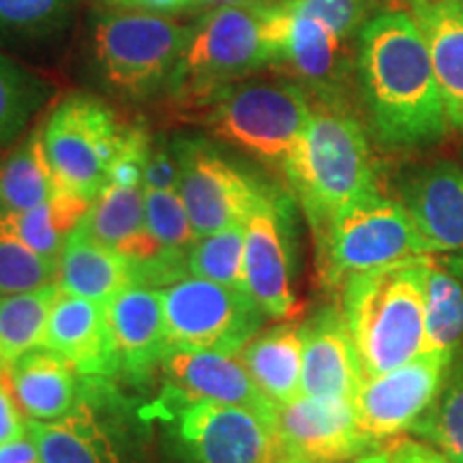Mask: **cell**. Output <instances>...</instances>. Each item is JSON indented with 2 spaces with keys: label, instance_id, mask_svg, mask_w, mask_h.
Here are the masks:
<instances>
[{
  "label": "cell",
  "instance_id": "cell-26",
  "mask_svg": "<svg viewBox=\"0 0 463 463\" xmlns=\"http://www.w3.org/2000/svg\"><path fill=\"white\" fill-rule=\"evenodd\" d=\"M26 427L42 463H118L112 438L80 405L62 419L28 420Z\"/></svg>",
  "mask_w": 463,
  "mask_h": 463
},
{
  "label": "cell",
  "instance_id": "cell-15",
  "mask_svg": "<svg viewBox=\"0 0 463 463\" xmlns=\"http://www.w3.org/2000/svg\"><path fill=\"white\" fill-rule=\"evenodd\" d=\"M286 7V5H283ZM288 11L286 45L277 67H286L292 80L317 103L345 106L356 56L350 54V39L339 37L322 22Z\"/></svg>",
  "mask_w": 463,
  "mask_h": 463
},
{
  "label": "cell",
  "instance_id": "cell-37",
  "mask_svg": "<svg viewBox=\"0 0 463 463\" xmlns=\"http://www.w3.org/2000/svg\"><path fill=\"white\" fill-rule=\"evenodd\" d=\"M389 463H450L447 455L431 442L410 436H397L386 447Z\"/></svg>",
  "mask_w": 463,
  "mask_h": 463
},
{
  "label": "cell",
  "instance_id": "cell-17",
  "mask_svg": "<svg viewBox=\"0 0 463 463\" xmlns=\"http://www.w3.org/2000/svg\"><path fill=\"white\" fill-rule=\"evenodd\" d=\"M164 372L174 395L184 403L242 405L275 416L273 405L258 389L239 354L208 350H170L164 358Z\"/></svg>",
  "mask_w": 463,
  "mask_h": 463
},
{
  "label": "cell",
  "instance_id": "cell-41",
  "mask_svg": "<svg viewBox=\"0 0 463 463\" xmlns=\"http://www.w3.org/2000/svg\"><path fill=\"white\" fill-rule=\"evenodd\" d=\"M266 463H316V461H311V459H307V457H303V455L294 453V450L286 449V447H283V444H279L275 439L273 450H270V455H269V459H266Z\"/></svg>",
  "mask_w": 463,
  "mask_h": 463
},
{
  "label": "cell",
  "instance_id": "cell-14",
  "mask_svg": "<svg viewBox=\"0 0 463 463\" xmlns=\"http://www.w3.org/2000/svg\"><path fill=\"white\" fill-rule=\"evenodd\" d=\"M275 439L316 463H347L378 449L356 420L347 399L300 395L277 405Z\"/></svg>",
  "mask_w": 463,
  "mask_h": 463
},
{
  "label": "cell",
  "instance_id": "cell-44",
  "mask_svg": "<svg viewBox=\"0 0 463 463\" xmlns=\"http://www.w3.org/2000/svg\"><path fill=\"white\" fill-rule=\"evenodd\" d=\"M260 3V0H200V5H211V7H223V5H247Z\"/></svg>",
  "mask_w": 463,
  "mask_h": 463
},
{
  "label": "cell",
  "instance_id": "cell-28",
  "mask_svg": "<svg viewBox=\"0 0 463 463\" xmlns=\"http://www.w3.org/2000/svg\"><path fill=\"white\" fill-rule=\"evenodd\" d=\"M58 194L43 146V129L37 127L0 161V206L9 211H31Z\"/></svg>",
  "mask_w": 463,
  "mask_h": 463
},
{
  "label": "cell",
  "instance_id": "cell-5",
  "mask_svg": "<svg viewBox=\"0 0 463 463\" xmlns=\"http://www.w3.org/2000/svg\"><path fill=\"white\" fill-rule=\"evenodd\" d=\"M311 114V95L294 80H242L206 103L202 120L219 140L286 178L303 148Z\"/></svg>",
  "mask_w": 463,
  "mask_h": 463
},
{
  "label": "cell",
  "instance_id": "cell-33",
  "mask_svg": "<svg viewBox=\"0 0 463 463\" xmlns=\"http://www.w3.org/2000/svg\"><path fill=\"white\" fill-rule=\"evenodd\" d=\"M61 262L48 260L14 239H0V297L56 283Z\"/></svg>",
  "mask_w": 463,
  "mask_h": 463
},
{
  "label": "cell",
  "instance_id": "cell-7",
  "mask_svg": "<svg viewBox=\"0 0 463 463\" xmlns=\"http://www.w3.org/2000/svg\"><path fill=\"white\" fill-rule=\"evenodd\" d=\"M316 242L322 281L333 288L386 266L431 258L402 202L380 194L345 206Z\"/></svg>",
  "mask_w": 463,
  "mask_h": 463
},
{
  "label": "cell",
  "instance_id": "cell-6",
  "mask_svg": "<svg viewBox=\"0 0 463 463\" xmlns=\"http://www.w3.org/2000/svg\"><path fill=\"white\" fill-rule=\"evenodd\" d=\"M191 24L146 11H109L90 26V58L103 84L125 99L167 90L187 48Z\"/></svg>",
  "mask_w": 463,
  "mask_h": 463
},
{
  "label": "cell",
  "instance_id": "cell-32",
  "mask_svg": "<svg viewBox=\"0 0 463 463\" xmlns=\"http://www.w3.org/2000/svg\"><path fill=\"white\" fill-rule=\"evenodd\" d=\"M187 264L194 277L245 289V223L200 236L189 249Z\"/></svg>",
  "mask_w": 463,
  "mask_h": 463
},
{
  "label": "cell",
  "instance_id": "cell-22",
  "mask_svg": "<svg viewBox=\"0 0 463 463\" xmlns=\"http://www.w3.org/2000/svg\"><path fill=\"white\" fill-rule=\"evenodd\" d=\"M420 26L450 129L463 133V3L461 0H408Z\"/></svg>",
  "mask_w": 463,
  "mask_h": 463
},
{
  "label": "cell",
  "instance_id": "cell-23",
  "mask_svg": "<svg viewBox=\"0 0 463 463\" xmlns=\"http://www.w3.org/2000/svg\"><path fill=\"white\" fill-rule=\"evenodd\" d=\"M3 378L28 420H58L78 408V372L50 347L17 358Z\"/></svg>",
  "mask_w": 463,
  "mask_h": 463
},
{
  "label": "cell",
  "instance_id": "cell-45",
  "mask_svg": "<svg viewBox=\"0 0 463 463\" xmlns=\"http://www.w3.org/2000/svg\"><path fill=\"white\" fill-rule=\"evenodd\" d=\"M461 3H463V0H461Z\"/></svg>",
  "mask_w": 463,
  "mask_h": 463
},
{
  "label": "cell",
  "instance_id": "cell-27",
  "mask_svg": "<svg viewBox=\"0 0 463 463\" xmlns=\"http://www.w3.org/2000/svg\"><path fill=\"white\" fill-rule=\"evenodd\" d=\"M61 283L0 297V375L28 352L45 345L52 307Z\"/></svg>",
  "mask_w": 463,
  "mask_h": 463
},
{
  "label": "cell",
  "instance_id": "cell-30",
  "mask_svg": "<svg viewBox=\"0 0 463 463\" xmlns=\"http://www.w3.org/2000/svg\"><path fill=\"white\" fill-rule=\"evenodd\" d=\"M50 97V86L0 52V150L14 144Z\"/></svg>",
  "mask_w": 463,
  "mask_h": 463
},
{
  "label": "cell",
  "instance_id": "cell-24",
  "mask_svg": "<svg viewBox=\"0 0 463 463\" xmlns=\"http://www.w3.org/2000/svg\"><path fill=\"white\" fill-rule=\"evenodd\" d=\"M58 283L62 292L106 305L123 289L137 286V277L129 258L75 228L62 247Z\"/></svg>",
  "mask_w": 463,
  "mask_h": 463
},
{
  "label": "cell",
  "instance_id": "cell-34",
  "mask_svg": "<svg viewBox=\"0 0 463 463\" xmlns=\"http://www.w3.org/2000/svg\"><path fill=\"white\" fill-rule=\"evenodd\" d=\"M144 213L148 232L164 247L189 251L198 241L178 189L144 187Z\"/></svg>",
  "mask_w": 463,
  "mask_h": 463
},
{
  "label": "cell",
  "instance_id": "cell-9",
  "mask_svg": "<svg viewBox=\"0 0 463 463\" xmlns=\"http://www.w3.org/2000/svg\"><path fill=\"white\" fill-rule=\"evenodd\" d=\"M161 300L170 350L239 354L266 317L245 289L194 275L161 288Z\"/></svg>",
  "mask_w": 463,
  "mask_h": 463
},
{
  "label": "cell",
  "instance_id": "cell-39",
  "mask_svg": "<svg viewBox=\"0 0 463 463\" xmlns=\"http://www.w3.org/2000/svg\"><path fill=\"white\" fill-rule=\"evenodd\" d=\"M109 7L125 11H146V14H178L200 5V0H103Z\"/></svg>",
  "mask_w": 463,
  "mask_h": 463
},
{
  "label": "cell",
  "instance_id": "cell-20",
  "mask_svg": "<svg viewBox=\"0 0 463 463\" xmlns=\"http://www.w3.org/2000/svg\"><path fill=\"white\" fill-rule=\"evenodd\" d=\"M120 364L127 373L144 375L150 367L164 363L167 344L165 314L161 289L131 286L106 303Z\"/></svg>",
  "mask_w": 463,
  "mask_h": 463
},
{
  "label": "cell",
  "instance_id": "cell-12",
  "mask_svg": "<svg viewBox=\"0 0 463 463\" xmlns=\"http://www.w3.org/2000/svg\"><path fill=\"white\" fill-rule=\"evenodd\" d=\"M176 438L184 463H266L275 444V416L242 405L187 403Z\"/></svg>",
  "mask_w": 463,
  "mask_h": 463
},
{
  "label": "cell",
  "instance_id": "cell-11",
  "mask_svg": "<svg viewBox=\"0 0 463 463\" xmlns=\"http://www.w3.org/2000/svg\"><path fill=\"white\" fill-rule=\"evenodd\" d=\"M455 358L422 352L392 372L364 378L354 403L356 420L373 444L410 433L436 402Z\"/></svg>",
  "mask_w": 463,
  "mask_h": 463
},
{
  "label": "cell",
  "instance_id": "cell-2",
  "mask_svg": "<svg viewBox=\"0 0 463 463\" xmlns=\"http://www.w3.org/2000/svg\"><path fill=\"white\" fill-rule=\"evenodd\" d=\"M286 31L283 0L215 7L191 24L187 48L167 90L181 106L204 108L251 73L279 65Z\"/></svg>",
  "mask_w": 463,
  "mask_h": 463
},
{
  "label": "cell",
  "instance_id": "cell-3",
  "mask_svg": "<svg viewBox=\"0 0 463 463\" xmlns=\"http://www.w3.org/2000/svg\"><path fill=\"white\" fill-rule=\"evenodd\" d=\"M431 258L386 266L344 283L341 311L364 378L392 372L425 352V279Z\"/></svg>",
  "mask_w": 463,
  "mask_h": 463
},
{
  "label": "cell",
  "instance_id": "cell-21",
  "mask_svg": "<svg viewBox=\"0 0 463 463\" xmlns=\"http://www.w3.org/2000/svg\"><path fill=\"white\" fill-rule=\"evenodd\" d=\"M78 228L101 245L123 253L133 266L148 262L167 249L146 228L144 184L108 183L90 202Z\"/></svg>",
  "mask_w": 463,
  "mask_h": 463
},
{
  "label": "cell",
  "instance_id": "cell-19",
  "mask_svg": "<svg viewBox=\"0 0 463 463\" xmlns=\"http://www.w3.org/2000/svg\"><path fill=\"white\" fill-rule=\"evenodd\" d=\"M43 347L58 352L82 375L108 378L123 369L106 305L62 289L52 307Z\"/></svg>",
  "mask_w": 463,
  "mask_h": 463
},
{
  "label": "cell",
  "instance_id": "cell-18",
  "mask_svg": "<svg viewBox=\"0 0 463 463\" xmlns=\"http://www.w3.org/2000/svg\"><path fill=\"white\" fill-rule=\"evenodd\" d=\"M303 328V395L352 399L364 382L358 350L339 307L316 311Z\"/></svg>",
  "mask_w": 463,
  "mask_h": 463
},
{
  "label": "cell",
  "instance_id": "cell-16",
  "mask_svg": "<svg viewBox=\"0 0 463 463\" xmlns=\"http://www.w3.org/2000/svg\"><path fill=\"white\" fill-rule=\"evenodd\" d=\"M402 204L431 256L463 251V165L420 167L402 184Z\"/></svg>",
  "mask_w": 463,
  "mask_h": 463
},
{
  "label": "cell",
  "instance_id": "cell-43",
  "mask_svg": "<svg viewBox=\"0 0 463 463\" xmlns=\"http://www.w3.org/2000/svg\"><path fill=\"white\" fill-rule=\"evenodd\" d=\"M352 463H389V457H386V450H378V453H367L363 457H358V459H354Z\"/></svg>",
  "mask_w": 463,
  "mask_h": 463
},
{
  "label": "cell",
  "instance_id": "cell-35",
  "mask_svg": "<svg viewBox=\"0 0 463 463\" xmlns=\"http://www.w3.org/2000/svg\"><path fill=\"white\" fill-rule=\"evenodd\" d=\"M71 7L73 0H0V31L48 33L62 24Z\"/></svg>",
  "mask_w": 463,
  "mask_h": 463
},
{
  "label": "cell",
  "instance_id": "cell-4",
  "mask_svg": "<svg viewBox=\"0 0 463 463\" xmlns=\"http://www.w3.org/2000/svg\"><path fill=\"white\" fill-rule=\"evenodd\" d=\"M286 181L314 234L345 206L380 194L367 133L350 109L314 103L303 148Z\"/></svg>",
  "mask_w": 463,
  "mask_h": 463
},
{
  "label": "cell",
  "instance_id": "cell-40",
  "mask_svg": "<svg viewBox=\"0 0 463 463\" xmlns=\"http://www.w3.org/2000/svg\"><path fill=\"white\" fill-rule=\"evenodd\" d=\"M0 463H42L33 439L24 438L0 447Z\"/></svg>",
  "mask_w": 463,
  "mask_h": 463
},
{
  "label": "cell",
  "instance_id": "cell-25",
  "mask_svg": "<svg viewBox=\"0 0 463 463\" xmlns=\"http://www.w3.org/2000/svg\"><path fill=\"white\" fill-rule=\"evenodd\" d=\"M242 364L273 405L303 395V328L279 324L253 335L239 352Z\"/></svg>",
  "mask_w": 463,
  "mask_h": 463
},
{
  "label": "cell",
  "instance_id": "cell-31",
  "mask_svg": "<svg viewBox=\"0 0 463 463\" xmlns=\"http://www.w3.org/2000/svg\"><path fill=\"white\" fill-rule=\"evenodd\" d=\"M457 356L436 402L410 431L438 447L450 463H463V361Z\"/></svg>",
  "mask_w": 463,
  "mask_h": 463
},
{
  "label": "cell",
  "instance_id": "cell-29",
  "mask_svg": "<svg viewBox=\"0 0 463 463\" xmlns=\"http://www.w3.org/2000/svg\"><path fill=\"white\" fill-rule=\"evenodd\" d=\"M463 344V281L431 258L425 279V352L457 356Z\"/></svg>",
  "mask_w": 463,
  "mask_h": 463
},
{
  "label": "cell",
  "instance_id": "cell-38",
  "mask_svg": "<svg viewBox=\"0 0 463 463\" xmlns=\"http://www.w3.org/2000/svg\"><path fill=\"white\" fill-rule=\"evenodd\" d=\"M22 416L24 414L11 392L7 380L0 375V447L28 436V427Z\"/></svg>",
  "mask_w": 463,
  "mask_h": 463
},
{
  "label": "cell",
  "instance_id": "cell-1",
  "mask_svg": "<svg viewBox=\"0 0 463 463\" xmlns=\"http://www.w3.org/2000/svg\"><path fill=\"white\" fill-rule=\"evenodd\" d=\"M356 78L380 144L420 148L449 136L430 48L410 11H382L364 22L356 34Z\"/></svg>",
  "mask_w": 463,
  "mask_h": 463
},
{
  "label": "cell",
  "instance_id": "cell-10",
  "mask_svg": "<svg viewBox=\"0 0 463 463\" xmlns=\"http://www.w3.org/2000/svg\"><path fill=\"white\" fill-rule=\"evenodd\" d=\"M172 148L181 172L178 194L198 239L234 223H245L270 189L269 183L253 176L202 137H176Z\"/></svg>",
  "mask_w": 463,
  "mask_h": 463
},
{
  "label": "cell",
  "instance_id": "cell-13",
  "mask_svg": "<svg viewBox=\"0 0 463 463\" xmlns=\"http://www.w3.org/2000/svg\"><path fill=\"white\" fill-rule=\"evenodd\" d=\"M245 289L266 317L294 311L288 198L270 187L245 222Z\"/></svg>",
  "mask_w": 463,
  "mask_h": 463
},
{
  "label": "cell",
  "instance_id": "cell-36",
  "mask_svg": "<svg viewBox=\"0 0 463 463\" xmlns=\"http://www.w3.org/2000/svg\"><path fill=\"white\" fill-rule=\"evenodd\" d=\"M283 5L292 14L314 17L339 37L352 39L367 22L372 0H283Z\"/></svg>",
  "mask_w": 463,
  "mask_h": 463
},
{
  "label": "cell",
  "instance_id": "cell-8",
  "mask_svg": "<svg viewBox=\"0 0 463 463\" xmlns=\"http://www.w3.org/2000/svg\"><path fill=\"white\" fill-rule=\"evenodd\" d=\"M42 129L58 189L90 204L109 183L129 127L97 97L71 95L52 109Z\"/></svg>",
  "mask_w": 463,
  "mask_h": 463
},
{
  "label": "cell",
  "instance_id": "cell-42",
  "mask_svg": "<svg viewBox=\"0 0 463 463\" xmlns=\"http://www.w3.org/2000/svg\"><path fill=\"white\" fill-rule=\"evenodd\" d=\"M442 264L447 266L450 273H455L463 281V251L461 253H453V256H444L442 258Z\"/></svg>",
  "mask_w": 463,
  "mask_h": 463
}]
</instances>
